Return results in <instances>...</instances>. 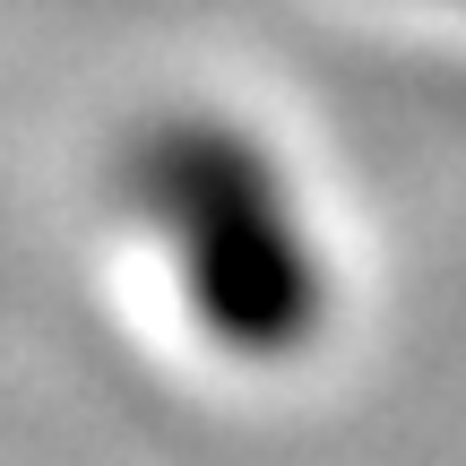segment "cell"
I'll use <instances>...</instances> for the list:
<instances>
[{"label": "cell", "instance_id": "cell-1", "mask_svg": "<svg viewBox=\"0 0 466 466\" xmlns=\"http://www.w3.org/2000/svg\"><path fill=\"white\" fill-rule=\"evenodd\" d=\"M113 190L156 242L165 285L208 354L277 371L329 337V242L268 130H250L225 104H165L121 138Z\"/></svg>", "mask_w": 466, "mask_h": 466}, {"label": "cell", "instance_id": "cell-2", "mask_svg": "<svg viewBox=\"0 0 466 466\" xmlns=\"http://www.w3.org/2000/svg\"><path fill=\"white\" fill-rule=\"evenodd\" d=\"M423 9H466V0H423Z\"/></svg>", "mask_w": 466, "mask_h": 466}]
</instances>
